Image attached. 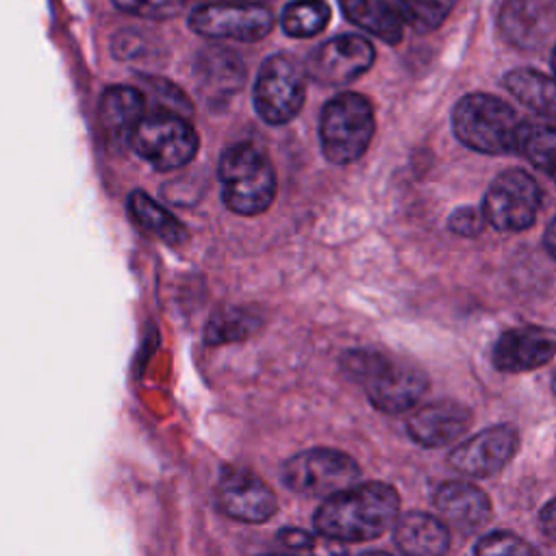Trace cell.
<instances>
[{"mask_svg":"<svg viewBox=\"0 0 556 556\" xmlns=\"http://www.w3.org/2000/svg\"><path fill=\"white\" fill-rule=\"evenodd\" d=\"M400 513V495L387 482H365L321 502L313 523L319 534L339 543H363L387 532Z\"/></svg>","mask_w":556,"mask_h":556,"instance_id":"obj_1","label":"cell"},{"mask_svg":"<svg viewBox=\"0 0 556 556\" xmlns=\"http://www.w3.org/2000/svg\"><path fill=\"white\" fill-rule=\"evenodd\" d=\"M341 363L348 376L363 384L369 402L389 415L410 410L428 391V376L417 365L376 350H352Z\"/></svg>","mask_w":556,"mask_h":556,"instance_id":"obj_2","label":"cell"},{"mask_svg":"<svg viewBox=\"0 0 556 556\" xmlns=\"http://www.w3.org/2000/svg\"><path fill=\"white\" fill-rule=\"evenodd\" d=\"M217 176L222 200L237 215H261L276 198V169L269 156L254 143L241 141L228 146L219 156Z\"/></svg>","mask_w":556,"mask_h":556,"instance_id":"obj_3","label":"cell"},{"mask_svg":"<svg viewBox=\"0 0 556 556\" xmlns=\"http://www.w3.org/2000/svg\"><path fill=\"white\" fill-rule=\"evenodd\" d=\"M523 122L515 109L489 93H467L452 111L456 139L482 154H510L519 150Z\"/></svg>","mask_w":556,"mask_h":556,"instance_id":"obj_4","label":"cell"},{"mask_svg":"<svg viewBox=\"0 0 556 556\" xmlns=\"http://www.w3.org/2000/svg\"><path fill=\"white\" fill-rule=\"evenodd\" d=\"M376 117L371 102L354 91L330 98L319 113V143L334 165L358 161L374 137Z\"/></svg>","mask_w":556,"mask_h":556,"instance_id":"obj_5","label":"cell"},{"mask_svg":"<svg viewBox=\"0 0 556 556\" xmlns=\"http://www.w3.org/2000/svg\"><path fill=\"white\" fill-rule=\"evenodd\" d=\"M132 152L159 172L182 169L200 148L198 132L187 117L165 111L146 113L130 135Z\"/></svg>","mask_w":556,"mask_h":556,"instance_id":"obj_6","label":"cell"},{"mask_svg":"<svg viewBox=\"0 0 556 556\" xmlns=\"http://www.w3.org/2000/svg\"><path fill=\"white\" fill-rule=\"evenodd\" d=\"M306 98L304 67L291 54L267 56L254 78L252 102L265 124L282 126L291 122Z\"/></svg>","mask_w":556,"mask_h":556,"instance_id":"obj_7","label":"cell"},{"mask_svg":"<svg viewBox=\"0 0 556 556\" xmlns=\"http://www.w3.org/2000/svg\"><path fill=\"white\" fill-rule=\"evenodd\" d=\"M361 478L358 463L345 452L330 447L304 450L280 469V480L295 493L313 497H330L356 484Z\"/></svg>","mask_w":556,"mask_h":556,"instance_id":"obj_8","label":"cell"},{"mask_svg":"<svg viewBox=\"0 0 556 556\" xmlns=\"http://www.w3.org/2000/svg\"><path fill=\"white\" fill-rule=\"evenodd\" d=\"M541 208V187L523 169L502 172L484 193L482 215L486 224L502 232L530 228Z\"/></svg>","mask_w":556,"mask_h":556,"instance_id":"obj_9","label":"cell"},{"mask_svg":"<svg viewBox=\"0 0 556 556\" xmlns=\"http://www.w3.org/2000/svg\"><path fill=\"white\" fill-rule=\"evenodd\" d=\"M274 22V13L265 4L235 0L202 2L189 13L191 30L208 39L258 41L271 33Z\"/></svg>","mask_w":556,"mask_h":556,"instance_id":"obj_10","label":"cell"},{"mask_svg":"<svg viewBox=\"0 0 556 556\" xmlns=\"http://www.w3.org/2000/svg\"><path fill=\"white\" fill-rule=\"evenodd\" d=\"M376 59L369 39L361 35H337L319 43L306 59V74L321 85H348L365 74Z\"/></svg>","mask_w":556,"mask_h":556,"instance_id":"obj_11","label":"cell"},{"mask_svg":"<svg viewBox=\"0 0 556 556\" xmlns=\"http://www.w3.org/2000/svg\"><path fill=\"white\" fill-rule=\"evenodd\" d=\"M517 447H519L517 428L508 424H497L458 443L450 452L447 463L465 476L484 478L500 471L504 465H508Z\"/></svg>","mask_w":556,"mask_h":556,"instance_id":"obj_12","label":"cell"},{"mask_svg":"<svg viewBox=\"0 0 556 556\" xmlns=\"http://www.w3.org/2000/svg\"><path fill=\"white\" fill-rule=\"evenodd\" d=\"M215 495L224 515L248 523H263L278 508L276 493L250 469H226L219 476Z\"/></svg>","mask_w":556,"mask_h":556,"instance_id":"obj_13","label":"cell"},{"mask_svg":"<svg viewBox=\"0 0 556 556\" xmlns=\"http://www.w3.org/2000/svg\"><path fill=\"white\" fill-rule=\"evenodd\" d=\"M556 356V334L547 328L521 326L500 334L493 345L491 361L495 369L506 374L532 371L547 365Z\"/></svg>","mask_w":556,"mask_h":556,"instance_id":"obj_14","label":"cell"},{"mask_svg":"<svg viewBox=\"0 0 556 556\" xmlns=\"http://www.w3.org/2000/svg\"><path fill=\"white\" fill-rule=\"evenodd\" d=\"M471 426V410L454 400H439L419 406L406 419L410 439L424 447H443L465 434Z\"/></svg>","mask_w":556,"mask_h":556,"instance_id":"obj_15","label":"cell"},{"mask_svg":"<svg viewBox=\"0 0 556 556\" xmlns=\"http://www.w3.org/2000/svg\"><path fill=\"white\" fill-rule=\"evenodd\" d=\"M432 502L439 515L460 532H473L491 517L489 495L467 480L443 482L434 491Z\"/></svg>","mask_w":556,"mask_h":556,"instance_id":"obj_16","label":"cell"},{"mask_svg":"<svg viewBox=\"0 0 556 556\" xmlns=\"http://www.w3.org/2000/svg\"><path fill=\"white\" fill-rule=\"evenodd\" d=\"M146 96L137 87L113 85L109 87L98 106V119L104 137L111 143L130 141L132 130L146 115Z\"/></svg>","mask_w":556,"mask_h":556,"instance_id":"obj_17","label":"cell"},{"mask_svg":"<svg viewBox=\"0 0 556 556\" xmlns=\"http://www.w3.org/2000/svg\"><path fill=\"white\" fill-rule=\"evenodd\" d=\"M393 541L404 556H443L450 547V530L430 513L408 510L393 523Z\"/></svg>","mask_w":556,"mask_h":556,"instance_id":"obj_18","label":"cell"},{"mask_svg":"<svg viewBox=\"0 0 556 556\" xmlns=\"http://www.w3.org/2000/svg\"><path fill=\"white\" fill-rule=\"evenodd\" d=\"M195 76L198 87L204 91L206 98L222 100L243 85L245 67L239 54H235L232 50L211 46L198 54Z\"/></svg>","mask_w":556,"mask_h":556,"instance_id":"obj_19","label":"cell"},{"mask_svg":"<svg viewBox=\"0 0 556 556\" xmlns=\"http://www.w3.org/2000/svg\"><path fill=\"white\" fill-rule=\"evenodd\" d=\"M500 28L517 48H532L547 33V11L539 0H504Z\"/></svg>","mask_w":556,"mask_h":556,"instance_id":"obj_20","label":"cell"},{"mask_svg":"<svg viewBox=\"0 0 556 556\" xmlns=\"http://www.w3.org/2000/svg\"><path fill=\"white\" fill-rule=\"evenodd\" d=\"M343 15L358 28L387 41L400 43L404 35V22L391 0H339Z\"/></svg>","mask_w":556,"mask_h":556,"instance_id":"obj_21","label":"cell"},{"mask_svg":"<svg viewBox=\"0 0 556 556\" xmlns=\"http://www.w3.org/2000/svg\"><path fill=\"white\" fill-rule=\"evenodd\" d=\"M128 213L141 230L150 232L152 237L161 239L163 243L180 245L187 239L185 224L172 211H167L163 204H159L152 195H148L146 191L137 189V191L128 193Z\"/></svg>","mask_w":556,"mask_h":556,"instance_id":"obj_22","label":"cell"},{"mask_svg":"<svg viewBox=\"0 0 556 556\" xmlns=\"http://www.w3.org/2000/svg\"><path fill=\"white\" fill-rule=\"evenodd\" d=\"M504 85L523 106L556 119V78L536 70L517 67L504 76Z\"/></svg>","mask_w":556,"mask_h":556,"instance_id":"obj_23","label":"cell"},{"mask_svg":"<svg viewBox=\"0 0 556 556\" xmlns=\"http://www.w3.org/2000/svg\"><path fill=\"white\" fill-rule=\"evenodd\" d=\"M330 22V7L324 0H291L280 15V26L289 37L306 39L321 33Z\"/></svg>","mask_w":556,"mask_h":556,"instance_id":"obj_24","label":"cell"},{"mask_svg":"<svg viewBox=\"0 0 556 556\" xmlns=\"http://www.w3.org/2000/svg\"><path fill=\"white\" fill-rule=\"evenodd\" d=\"M536 169L556 180V126L523 124L519 150Z\"/></svg>","mask_w":556,"mask_h":556,"instance_id":"obj_25","label":"cell"},{"mask_svg":"<svg viewBox=\"0 0 556 556\" xmlns=\"http://www.w3.org/2000/svg\"><path fill=\"white\" fill-rule=\"evenodd\" d=\"M261 326V317L252 308H224L211 317L206 326L208 343H228L250 337Z\"/></svg>","mask_w":556,"mask_h":556,"instance_id":"obj_26","label":"cell"},{"mask_svg":"<svg viewBox=\"0 0 556 556\" xmlns=\"http://www.w3.org/2000/svg\"><path fill=\"white\" fill-rule=\"evenodd\" d=\"M404 26L417 33L437 30L450 15L454 0H393Z\"/></svg>","mask_w":556,"mask_h":556,"instance_id":"obj_27","label":"cell"},{"mask_svg":"<svg viewBox=\"0 0 556 556\" xmlns=\"http://www.w3.org/2000/svg\"><path fill=\"white\" fill-rule=\"evenodd\" d=\"M278 539L295 556H348L345 547L339 541L324 534L315 536L300 528H285L278 532Z\"/></svg>","mask_w":556,"mask_h":556,"instance_id":"obj_28","label":"cell"},{"mask_svg":"<svg viewBox=\"0 0 556 556\" xmlns=\"http://www.w3.org/2000/svg\"><path fill=\"white\" fill-rule=\"evenodd\" d=\"M473 556H541L534 545L508 530L486 532L473 545Z\"/></svg>","mask_w":556,"mask_h":556,"instance_id":"obj_29","label":"cell"},{"mask_svg":"<svg viewBox=\"0 0 556 556\" xmlns=\"http://www.w3.org/2000/svg\"><path fill=\"white\" fill-rule=\"evenodd\" d=\"M141 93L146 96V102H154L156 111H165V113H176L187 117L193 111V104L189 102V98L169 80L165 78H143V87Z\"/></svg>","mask_w":556,"mask_h":556,"instance_id":"obj_30","label":"cell"},{"mask_svg":"<svg viewBox=\"0 0 556 556\" xmlns=\"http://www.w3.org/2000/svg\"><path fill=\"white\" fill-rule=\"evenodd\" d=\"M122 13L143 20H172L176 17L187 0H111Z\"/></svg>","mask_w":556,"mask_h":556,"instance_id":"obj_31","label":"cell"},{"mask_svg":"<svg viewBox=\"0 0 556 556\" xmlns=\"http://www.w3.org/2000/svg\"><path fill=\"white\" fill-rule=\"evenodd\" d=\"M486 219L473 206H460L450 215V228L460 237H476L482 232Z\"/></svg>","mask_w":556,"mask_h":556,"instance_id":"obj_32","label":"cell"},{"mask_svg":"<svg viewBox=\"0 0 556 556\" xmlns=\"http://www.w3.org/2000/svg\"><path fill=\"white\" fill-rule=\"evenodd\" d=\"M539 526H541V532L552 541L556 543V500L547 502L541 513H539Z\"/></svg>","mask_w":556,"mask_h":556,"instance_id":"obj_33","label":"cell"},{"mask_svg":"<svg viewBox=\"0 0 556 556\" xmlns=\"http://www.w3.org/2000/svg\"><path fill=\"white\" fill-rule=\"evenodd\" d=\"M543 243H545V250L549 252V256L556 258V219L547 226L545 237H543Z\"/></svg>","mask_w":556,"mask_h":556,"instance_id":"obj_34","label":"cell"},{"mask_svg":"<svg viewBox=\"0 0 556 556\" xmlns=\"http://www.w3.org/2000/svg\"><path fill=\"white\" fill-rule=\"evenodd\" d=\"M356 556H391V554H387V552H378V549H371V552H361V554H356Z\"/></svg>","mask_w":556,"mask_h":556,"instance_id":"obj_35","label":"cell"},{"mask_svg":"<svg viewBox=\"0 0 556 556\" xmlns=\"http://www.w3.org/2000/svg\"><path fill=\"white\" fill-rule=\"evenodd\" d=\"M552 70H554V78H556V46L552 50Z\"/></svg>","mask_w":556,"mask_h":556,"instance_id":"obj_36","label":"cell"},{"mask_svg":"<svg viewBox=\"0 0 556 556\" xmlns=\"http://www.w3.org/2000/svg\"><path fill=\"white\" fill-rule=\"evenodd\" d=\"M235 2H250V4H263V2H269V0H235Z\"/></svg>","mask_w":556,"mask_h":556,"instance_id":"obj_37","label":"cell"},{"mask_svg":"<svg viewBox=\"0 0 556 556\" xmlns=\"http://www.w3.org/2000/svg\"><path fill=\"white\" fill-rule=\"evenodd\" d=\"M552 389H554V395H556V374H554V382H552Z\"/></svg>","mask_w":556,"mask_h":556,"instance_id":"obj_38","label":"cell"},{"mask_svg":"<svg viewBox=\"0 0 556 556\" xmlns=\"http://www.w3.org/2000/svg\"><path fill=\"white\" fill-rule=\"evenodd\" d=\"M391 2H393V0H391Z\"/></svg>","mask_w":556,"mask_h":556,"instance_id":"obj_39","label":"cell"}]
</instances>
